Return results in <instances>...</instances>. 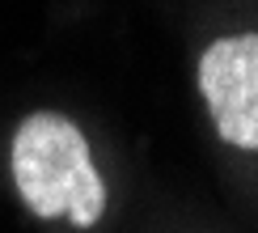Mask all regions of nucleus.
Wrapping results in <instances>:
<instances>
[{
  "label": "nucleus",
  "mask_w": 258,
  "mask_h": 233,
  "mask_svg": "<svg viewBox=\"0 0 258 233\" xmlns=\"http://www.w3.org/2000/svg\"><path fill=\"white\" fill-rule=\"evenodd\" d=\"M13 187L38 220L68 216L77 229H93L106 212V183L89 157L81 127L55 110L26 114L9 148Z\"/></svg>",
  "instance_id": "nucleus-1"
},
{
  "label": "nucleus",
  "mask_w": 258,
  "mask_h": 233,
  "mask_svg": "<svg viewBox=\"0 0 258 233\" xmlns=\"http://www.w3.org/2000/svg\"><path fill=\"white\" fill-rule=\"evenodd\" d=\"M199 93L233 148H258V34L216 38L199 60Z\"/></svg>",
  "instance_id": "nucleus-2"
}]
</instances>
